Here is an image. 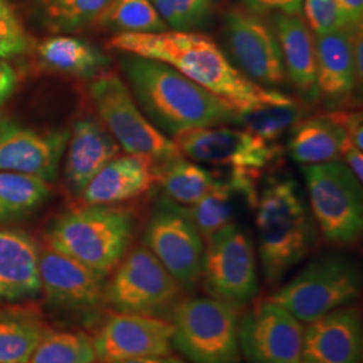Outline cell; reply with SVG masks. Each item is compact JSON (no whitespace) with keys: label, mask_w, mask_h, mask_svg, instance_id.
Returning a JSON list of instances; mask_svg holds the SVG:
<instances>
[{"label":"cell","mask_w":363,"mask_h":363,"mask_svg":"<svg viewBox=\"0 0 363 363\" xmlns=\"http://www.w3.org/2000/svg\"><path fill=\"white\" fill-rule=\"evenodd\" d=\"M115 50L155 60L230 103L237 111L279 104L291 97L265 89L244 77L213 39L196 31L117 33L109 40Z\"/></svg>","instance_id":"6da1fadb"},{"label":"cell","mask_w":363,"mask_h":363,"mask_svg":"<svg viewBox=\"0 0 363 363\" xmlns=\"http://www.w3.org/2000/svg\"><path fill=\"white\" fill-rule=\"evenodd\" d=\"M121 67L144 115L166 136L237 125L238 111L214 93L155 60L124 54Z\"/></svg>","instance_id":"7a4b0ae2"},{"label":"cell","mask_w":363,"mask_h":363,"mask_svg":"<svg viewBox=\"0 0 363 363\" xmlns=\"http://www.w3.org/2000/svg\"><path fill=\"white\" fill-rule=\"evenodd\" d=\"M255 208L262 271L274 286L313 250L316 222L298 183L289 177L268 179Z\"/></svg>","instance_id":"3957f363"},{"label":"cell","mask_w":363,"mask_h":363,"mask_svg":"<svg viewBox=\"0 0 363 363\" xmlns=\"http://www.w3.org/2000/svg\"><path fill=\"white\" fill-rule=\"evenodd\" d=\"M130 210L113 205H85L54 220L48 232L49 247L94 272L106 276L128 252L135 233Z\"/></svg>","instance_id":"277c9868"},{"label":"cell","mask_w":363,"mask_h":363,"mask_svg":"<svg viewBox=\"0 0 363 363\" xmlns=\"http://www.w3.org/2000/svg\"><path fill=\"white\" fill-rule=\"evenodd\" d=\"M172 347L193 363H240L237 307L214 298L179 301L171 311Z\"/></svg>","instance_id":"5b68a950"},{"label":"cell","mask_w":363,"mask_h":363,"mask_svg":"<svg viewBox=\"0 0 363 363\" xmlns=\"http://www.w3.org/2000/svg\"><path fill=\"white\" fill-rule=\"evenodd\" d=\"M362 289L358 268L350 259L325 255L279 288L271 300L301 323H311L355 301Z\"/></svg>","instance_id":"8992f818"},{"label":"cell","mask_w":363,"mask_h":363,"mask_svg":"<svg viewBox=\"0 0 363 363\" xmlns=\"http://www.w3.org/2000/svg\"><path fill=\"white\" fill-rule=\"evenodd\" d=\"M89 96L101 124L125 154L148 156L156 163L182 156L175 142L144 115L128 85L117 74L94 78Z\"/></svg>","instance_id":"52a82bcc"},{"label":"cell","mask_w":363,"mask_h":363,"mask_svg":"<svg viewBox=\"0 0 363 363\" xmlns=\"http://www.w3.org/2000/svg\"><path fill=\"white\" fill-rule=\"evenodd\" d=\"M313 220L335 244L355 242L363 229L362 182L343 160L303 166Z\"/></svg>","instance_id":"ba28073f"},{"label":"cell","mask_w":363,"mask_h":363,"mask_svg":"<svg viewBox=\"0 0 363 363\" xmlns=\"http://www.w3.org/2000/svg\"><path fill=\"white\" fill-rule=\"evenodd\" d=\"M116 268L105 300L118 313L157 318L181 301L182 286L144 245L124 256Z\"/></svg>","instance_id":"9c48e42d"},{"label":"cell","mask_w":363,"mask_h":363,"mask_svg":"<svg viewBox=\"0 0 363 363\" xmlns=\"http://www.w3.org/2000/svg\"><path fill=\"white\" fill-rule=\"evenodd\" d=\"M144 247L169 271L182 288L191 289L201 279L205 238L186 206L162 198L148 220Z\"/></svg>","instance_id":"30bf717a"},{"label":"cell","mask_w":363,"mask_h":363,"mask_svg":"<svg viewBox=\"0 0 363 363\" xmlns=\"http://www.w3.org/2000/svg\"><path fill=\"white\" fill-rule=\"evenodd\" d=\"M201 277L211 298L237 308L256 296L259 291L256 255L245 229L232 222L208 238Z\"/></svg>","instance_id":"8fae6325"},{"label":"cell","mask_w":363,"mask_h":363,"mask_svg":"<svg viewBox=\"0 0 363 363\" xmlns=\"http://www.w3.org/2000/svg\"><path fill=\"white\" fill-rule=\"evenodd\" d=\"M223 45L229 61L253 84L273 89L286 82L276 31L259 13L245 7L230 9L223 19Z\"/></svg>","instance_id":"7c38bea8"},{"label":"cell","mask_w":363,"mask_h":363,"mask_svg":"<svg viewBox=\"0 0 363 363\" xmlns=\"http://www.w3.org/2000/svg\"><path fill=\"white\" fill-rule=\"evenodd\" d=\"M182 155L198 164L228 169H245L261 175L281 151L241 127L220 125L187 130L174 136Z\"/></svg>","instance_id":"4fadbf2b"},{"label":"cell","mask_w":363,"mask_h":363,"mask_svg":"<svg viewBox=\"0 0 363 363\" xmlns=\"http://www.w3.org/2000/svg\"><path fill=\"white\" fill-rule=\"evenodd\" d=\"M238 342L249 363H303L304 325L273 300L261 301L242 316Z\"/></svg>","instance_id":"5bb4252c"},{"label":"cell","mask_w":363,"mask_h":363,"mask_svg":"<svg viewBox=\"0 0 363 363\" xmlns=\"http://www.w3.org/2000/svg\"><path fill=\"white\" fill-rule=\"evenodd\" d=\"M172 331L169 322L156 316L117 312L93 339L96 359L116 363L171 355Z\"/></svg>","instance_id":"9a60e30c"},{"label":"cell","mask_w":363,"mask_h":363,"mask_svg":"<svg viewBox=\"0 0 363 363\" xmlns=\"http://www.w3.org/2000/svg\"><path fill=\"white\" fill-rule=\"evenodd\" d=\"M69 130L39 132L0 117V171L55 182Z\"/></svg>","instance_id":"2e32d148"},{"label":"cell","mask_w":363,"mask_h":363,"mask_svg":"<svg viewBox=\"0 0 363 363\" xmlns=\"http://www.w3.org/2000/svg\"><path fill=\"white\" fill-rule=\"evenodd\" d=\"M40 286L52 306L91 310L105 300V276L52 247L39 253Z\"/></svg>","instance_id":"e0dca14e"},{"label":"cell","mask_w":363,"mask_h":363,"mask_svg":"<svg viewBox=\"0 0 363 363\" xmlns=\"http://www.w3.org/2000/svg\"><path fill=\"white\" fill-rule=\"evenodd\" d=\"M363 328L359 315L339 308L304 328L303 363H362Z\"/></svg>","instance_id":"ac0fdd59"},{"label":"cell","mask_w":363,"mask_h":363,"mask_svg":"<svg viewBox=\"0 0 363 363\" xmlns=\"http://www.w3.org/2000/svg\"><path fill=\"white\" fill-rule=\"evenodd\" d=\"M65 152L66 186L72 194L79 196L94 175L120 155L121 148L101 121L89 117L74 124Z\"/></svg>","instance_id":"d6986e66"},{"label":"cell","mask_w":363,"mask_h":363,"mask_svg":"<svg viewBox=\"0 0 363 363\" xmlns=\"http://www.w3.org/2000/svg\"><path fill=\"white\" fill-rule=\"evenodd\" d=\"M156 162L144 155H118L106 163L79 195L84 205H115L150 191Z\"/></svg>","instance_id":"ffe728a7"},{"label":"cell","mask_w":363,"mask_h":363,"mask_svg":"<svg viewBox=\"0 0 363 363\" xmlns=\"http://www.w3.org/2000/svg\"><path fill=\"white\" fill-rule=\"evenodd\" d=\"M38 244L26 232L0 229V301L19 303L42 292Z\"/></svg>","instance_id":"44dd1931"},{"label":"cell","mask_w":363,"mask_h":363,"mask_svg":"<svg viewBox=\"0 0 363 363\" xmlns=\"http://www.w3.org/2000/svg\"><path fill=\"white\" fill-rule=\"evenodd\" d=\"M274 31L286 78L306 99H318L316 43L310 27L300 15L279 13Z\"/></svg>","instance_id":"7402d4cb"},{"label":"cell","mask_w":363,"mask_h":363,"mask_svg":"<svg viewBox=\"0 0 363 363\" xmlns=\"http://www.w3.org/2000/svg\"><path fill=\"white\" fill-rule=\"evenodd\" d=\"M352 31L351 27H342L315 38L318 93L328 100L347 97L358 84L352 60Z\"/></svg>","instance_id":"603a6c76"},{"label":"cell","mask_w":363,"mask_h":363,"mask_svg":"<svg viewBox=\"0 0 363 363\" xmlns=\"http://www.w3.org/2000/svg\"><path fill=\"white\" fill-rule=\"evenodd\" d=\"M347 144L345 128L334 112L301 118L292 128L288 151L296 163L310 166L337 160Z\"/></svg>","instance_id":"cb8c5ba5"},{"label":"cell","mask_w":363,"mask_h":363,"mask_svg":"<svg viewBox=\"0 0 363 363\" xmlns=\"http://www.w3.org/2000/svg\"><path fill=\"white\" fill-rule=\"evenodd\" d=\"M37 52L39 60L52 70L77 77H96L109 64L104 52L89 42L69 35L45 39Z\"/></svg>","instance_id":"d4e9b609"},{"label":"cell","mask_w":363,"mask_h":363,"mask_svg":"<svg viewBox=\"0 0 363 363\" xmlns=\"http://www.w3.org/2000/svg\"><path fill=\"white\" fill-rule=\"evenodd\" d=\"M155 171L156 183L162 186L166 198L182 206L196 203L213 189L220 177L184 155L157 162Z\"/></svg>","instance_id":"484cf974"},{"label":"cell","mask_w":363,"mask_h":363,"mask_svg":"<svg viewBox=\"0 0 363 363\" xmlns=\"http://www.w3.org/2000/svg\"><path fill=\"white\" fill-rule=\"evenodd\" d=\"M46 327L28 312H0V363H28Z\"/></svg>","instance_id":"4316f807"},{"label":"cell","mask_w":363,"mask_h":363,"mask_svg":"<svg viewBox=\"0 0 363 363\" xmlns=\"http://www.w3.org/2000/svg\"><path fill=\"white\" fill-rule=\"evenodd\" d=\"M50 195V184L34 177L0 171V222L19 220Z\"/></svg>","instance_id":"83f0119b"},{"label":"cell","mask_w":363,"mask_h":363,"mask_svg":"<svg viewBox=\"0 0 363 363\" xmlns=\"http://www.w3.org/2000/svg\"><path fill=\"white\" fill-rule=\"evenodd\" d=\"M237 196L244 199L228 177H218V181L208 194L202 196L194 205L187 206L191 220H194L205 241H208L223 226L232 223Z\"/></svg>","instance_id":"f1b7e54d"},{"label":"cell","mask_w":363,"mask_h":363,"mask_svg":"<svg viewBox=\"0 0 363 363\" xmlns=\"http://www.w3.org/2000/svg\"><path fill=\"white\" fill-rule=\"evenodd\" d=\"M301 106L291 99L286 103L261 105L253 109L238 111L237 125L257 135L269 143H274L286 132L292 130L301 120Z\"/></svg>","instance_id":"f546056e"},{"label":"cell","mask_w":363,"mask_h":363,"mask_svg":"<svg viewBox=\"0 0 363 363\" xmlns=\"http://www.w3.org/2000/svg\"><path fill=\"white\" fill-rule=\"evenodd\" d=\"M113 0H39L45 22L54 31L73 33L99 22Z\"/></svg>","instance_id":"4dcf8cb0"},{"label":"cell","mask_w":363,"mask_h":363,"mask_svg":"<svg viewBox=\"0 0 363 363\" xmlns=\"http://www.w3.org/2000/svg\"><path fill=\"white\" fill-rule=\"evenodd\" d=\"M99 22L118 33H162L167 30L151 0H113Z\"/></svg>","instance_id":"1f68e13d"},{"label":"cell","mask_w":363,"mask_h":363,"mask_svg":"<svg viewBox=\"0 0 363 363\" xmlns=\"http://www.w3.org/2000/svg\"><path fill=\"white\" fill-rule=\"evenodd\" d=\"M93 340L82 333H49L42 337L28 363H94Z\"/></svg>","instance_id":"d6a6232c"},{"label":"cell","mask_w":363,"mask_h":363,"mask_svg":"<svg viewBox=\"0 0 363 363\" xmlns=\"http://www.w3.org/2000/svg\"><path fill=\"white\" fill-rule=\"evenodd\" d=\"M167 27L194 31L208 23L217 0H151Z\"/></svg>","instance_id":"836d02e7"},{"label":"cell","mask_w":363,"mask_h":363,"mask_svg":"<svg viewBox=\"0 0 363 363\" xmlns=\"http://www.w3.org/2000/svg\"><path fill=\"white\" fill-rule=\"evenodd\" d=\"M301 13H304V22L316 35L349 27L337 0H303Z\"/></svg>","instance_id":"e575fe53"},{"label":"cell","mask_w":363,"mask_h":363,"mask_svg":"<svg viewBox=\"0 0 363 363\" xmlns=\"http://www.w3.org/2000/svg\"><path fill=\"white\" fill-rule=\"evenodd\" d=\"M28 37L6 0H0V60L26 52Z\"/></svg>","instance_id":"d590c367"},{"label":"cell","mask_w":363,"mask_h":363,"mask_svg":"<svg viewBox=\"0 0 363 363\" xmlns=\"http://www.w3.org/2000/svg\"><path fill=\"white\" fill-rule=\"evenodd\" d=\"M244 7L252 13H279L284 15H300L303 0H241Z\"/></svg>","instance_id":"8d00e7d4"},{"label":"cell","mask_w":363,"mask_h":363,"mask_svg":"<svg viewBox=\"0 0 363 363\" xmlns=\"http://www.w3.org/2000/svg\"><path fill=\"white\" fill-rule=\"evenodd\" d=\"M340 123L345 128L347 143L363 151V121L361 112H337Z\"/></svg>","instance_id":"74e56055"},{"label":"cell","mask_w":363,"mask_h":363,"mask_svg":"<svg viewBox=\"0 0 363 363\" xmlns=\"http://www.w3.org/2000/svg\"><path fill=\"white\" fill-rule=\"evenodd\" d=\"M340 13L349 27H361L363 21V0H337Z\"/></svg>","instance_id":"f35d334b"},{"label":"cell","mask_w":363,"mask_h":363,"mask_svg":"<svg viewBox=\"0 0 363 363\" xmlns=\"http://www.w3.org/2000/svg\"><path fill=\"white\" fill-rule=\"evenodd\" d=\"M16 82H18V76L13 66L6 62L4 60H0V105L13 94Z\"/></svg>","instance_id":"ab89813d"},{"label":"cell","mask_w":363,"mask_h":363,"mask_svg":"<svg viewBox=\"0 0 363 363\" xmlns=\"http://www.w3.org/2000/svg\"><path fill=\"white\" fill-rule=\"evenodd\" d=\"M351 45H352V60H354V66H355V74H357V81L361 84L363 77V35L362 27H357L352 31V38H351Z\"/></svg>","instance_id":"60d3db41"},{"label":"cell","mask_w":363,"mask_h":363,"mask_svg":"<svg viewBox=\"0 0 363 363\" xmlns=\"http://www.w3.org/2000/svg\"><path fill=\"white\" fill-rule=\"evenodd\" d=\"M343 159L345 164L352 171V174L362 182L363 179V152L361 150L352 147V145H346L343 151Z\"/></svg>","instance_id":"b9f144b4"},{"label":"cell","mask_w":363,"mask_h":363,"mask_svg":"<svg viewBox=\"0 0 363 363\" xmlns=\"http://www.w3.org/2000/svg\"><path fill=\"white\" fill-rule=\"evenodd\" d=\"M116 363H184L177 357L171 355H160V357H147V358H138V359H130Z\"/></svg>","instance_id":"7bdbcfd3"}]
</instances>
